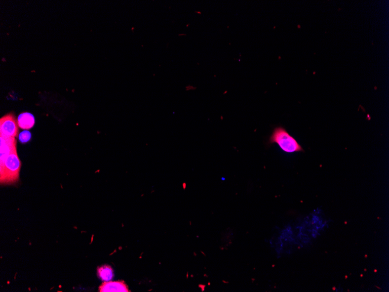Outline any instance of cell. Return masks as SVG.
Segmentation results:
<instances>
[{"mask_svg": "<svg viewBox=\"0 0 389 292\" xmlns=\"http://www.w3.org/2000/svg\"><path fill=\"white\" fill-rule=\"evenodd\" d=\"M269 143L277 144L286 153L304 152V149L296 139L281 126L275 128L269 138Z\"/></svg>", "mask_w": 389, "mask_h": 292, "instance_id": "cell-1", "label": "cell"}, {"mask_svg": "<svg viewBox=\"0 0 389 292\" xmlns=\"http://www.w3.org/2000/svg\"><path fill=\"white\" fill-rule=\"evenodd\" d=\"M21 162L17 152L9 155L4 162V167L0 168V181L1 184H12L19 179Z\"/></svg>", "mask_w": 389, "mask_h": 292, "instance_id": "cell-2", "label": "cell"}, {"mask_svg": "<svg viewBox=\"0 0 389 292\" xmlns=\"http://www.w3.org/2000/svg\"><path fill=\"white\" fill-rule=\"evenodd\" d=\"M18 122L12 114H8L0 120V132L1 135L7 137H17L18 132Z\"/></svg>", "mask_w": 389, "mask_h": 292, "instance_id": "cell-3", "label": "cell"}, {"mask_svg": "<svg viewBox=\"0 0 389 292\" xmlns=\"http://www.w3.org/2000/svg\"><path fill=\"white\" fill-rule=\"evenodd\" d=\"M1 138V162L0 168L4 167L6 158L9 155L17 151V141L14 137L0 134Z\"/></svg>", "mask_w": 389, "mask_h": 292, "instance_id": "cell-4", "label": "cell"}, {"mask_svg": "<svg viewBox=\"0 0 389 292\" xmlns=\"http://www.w3.org/2000/svg\"><path fill=\"white\" fill-rule=\"evenodd\" d=\"M100 292H128L124 282H105L99 287Z\"/></svg>", "mask_w": 389, "mask_h": 292, "instance_id": "cell-5", "label": "cell"}, {"mask_svg": "<svg viewBox=\"0 0 389 292\" xmlns=\"http://www.w3.org/2000/svg\"><path fill=\"white\" fill-rule=\"evenodd\" d=\"M35 120L33 115L30 113H21L18 116V125L19 127L24 129H29L35 125Z\"/></svg>", "mask_w": 389, "mask_h": 292, "instance_id": "cell-6", "label": "cell"}, {"mask_svg": "<svg viewBox=\"0 0 389 292\" xmlns=\"http://www.w3.org/2000/svg\"><path fill=\"white\" fill-rule=\"evenodd\" d=\"M97 274L103 281L109 282L114 277V272L111 267L108 265L103 266L97 269Z\"/></svg>", "mask_w": 389, "mask_h": 292, "instance_id": "cell-7", "label": "cell"}, {"mask_svg": "<svg viewBox=\"0 0 389 292\" xmlns=\"http://www.w3.org/2000/svg\"><path fill=\"white\" fill-rule=\"evenodd\" d=\"M31 139V132L28 131H24L21 132V134L19 135V141L22 142V143L25 144L27 143V142L30 141Z\"/></svg>", "mask_w": 389, "mask_h": 292, "instance_id": "cell-8", "label": "cell"}]
</instances>
